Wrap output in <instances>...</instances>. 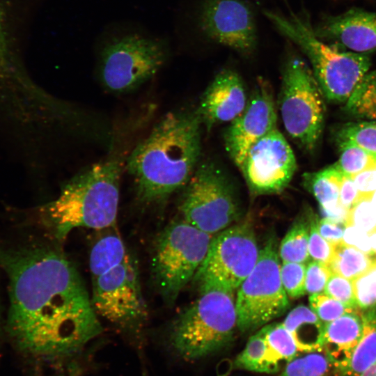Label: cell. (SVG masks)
<instances>
[{"label":"cell","mask_w":376,"mask_h":376,"mask_svg":"<svg viewBox=\"0 0 376 376\" xmlns=\"http://www.w3.org/2000/svg\"><path fill=\"white\" fill-rule=\"evenodd\" d=\"M0 267L9 283L6 329L26 359L70 362L102 332L81 274L58 246L36 240L0 244Z\"/></svg>","instance_id":"6da1fadb"},{"label":"cell","mask_w":376,"mask_h":376,"mask_svg":"<svg viewBox=\"0 0 376 376\" xmlns=\"http://www.w3.org/2000/svg\"><path fill=\"white\" fill-rule=\"evenodd\" d=\"M201 126L196 109L171 111L134 148L125 167L141 205L157 207L186 185L199 164Z\"/></svg>","instance_id":"7a4b0ae2"},{"label":"cell","mask_w":376,"mask_h":376,"mask_svg":"<svg viewBox=\"0 0 376 376\" xmlns=\"http://www.w3.org/2000/svg\"><path fill=\"white\" fill-rule=\"evenodd\" d=\"M100 232L89 251L93 306L100 318L127 335L139 336L148 311L138 262L116 226Z\"/></svg>","instance_id":"3957f363"},{"label":"cell","mask_w":376,"mask_h":376,"mask_svg":"<svg viewBox=\"0 0 376 376\" xmlns=\"http://www.w3.org/2000/svg\"><path fill=\"white\" fill-rule=\"evenodd\" d=\"M124 163L109 157L65 182L57 198L44 205L41 219L53 238L64 241L77 228L102 230L116 226Z\"/></svg>","instance_id":"277c9868"},{"label":"cell","mask_w":376,"mask_h":376,"mask_svg":"<svg viewBox=\"0 0 376 376\" xmlns=\"http://www.w3.org/2000/svg\"><path fill=\"white\" fill-rule=\"evenodd\" d=\"M263 14L281 34L307 56L325 98L335 103L346 102L370 71L369 56L340 50L322 40L304 14L290 12L286 15L271 10H265Z\"/></svg>","instance_id":"5b68a950"},{"label":"cell","mask_w":376,"mask_h":376,"mask_svg":"<svg viewBox=\"0 0 376 376\" xmlns=\"http://www.w3.org/2000/svg\"><path fill=\"white\" fill-rule=\"evenodd\" d=\"M97 45L100 80L109 92L118 94L137 89L153 78L169 54L163 39L136 29L111 30Z\"/></svg>","instance_id":"8992f818"},{"label":"cell","mask_w":376,"mask_h":376,"mask_svg":"<svg viewBox=\"0 0 376 376\" xmlns=\"http://www.w3.org/2000/svg\"><path fill=\"white\" fill-rule=\"evenodd\" d=\"M234 291L220 288L200 290L199 297L180 313L170 340L183 359L196 360L228 345L237 329Z\"/></svg>","instance_id":"52a82bcc"},{"label":"cell","mask_w":376,"mask_h":376,"mask_svg":"<svg viewBox=\"0 0 376 376\" xmlns=\"http://www.w3.org/2000/svg\"><path fill=\"white\" fill-rule=\"evenodd\" d=\"M212 237L182 218L173 221L158 233L152 244L150 274L164 303L173 304L193 279Z\"/></svg>","instance_id":"ba28073f"},{"label":"cell","mask_w":376,"mask_h":376,"mask_svg":"<svg viewBox=\"0 0 376 376\" xmlns=\"http://www.w3.org/2000/svg\"><path fill=\"white\" fill-rule=\"evenodd\" d=\"M325 97L311 68L290 55L281 71L278 107L288 135L303 150L313 151L322 134Z\"/></svg>","instance_id":"9c48e42d"},{"label":"cell","mask_w":376,"mask_h":376,"mask_svg":"<svg viewBox=\"0 0 376 376\" xmlns=\"http://www.w3.org/2000/svg\"><path fill=\"white\" fill-rule=\"evenodd\" d=\"M183 189L181 218L201 230L214 235L239 220L241 207L234 186L214 162H199Z\"/></svg>","instance_id":"30bf717a"},{"label":"cell","mask_w":376,"mask_h":376,"mask_svg":"<svg viewBox=\"0 0 376 376\" xmlns=\"http://www.w3.org/2000/svg\"><path fill=\"white\" fill-rule=\"evenodd\" d=\"M280 267L277 241L271 236L260 249L255 267L237 288V329L242 333L260 329L288 309L289 299Z\"/></svg>","instance_id":"8fae6325"},{"label":"cell","mask_w":376,"mask_h":376,"mask_svg":"<svg viewBox=\"0 0 376 376\" xmlns=\"http://www.w3.org/2000/svg\"><path fill=\"white\" fill-rule=\"evenodd\" d=\"M249 221L234 224L213 235L205 257L193 279L199 290H237L255 267L260 254Z\"/></svg>","instance_id":"7c38bea8"},{"label":"cell","mask_w":376,"mask_h":376,"mask_svg":"<svg viewBox=\"0 0 376 376\" xmlns=\"http://www.w3.org/2000/svg\"><path fill=\"white\" fill-rule=\"evenodd\" d=\"M297 167L294 152L277 127L256 141L238 166L249 191L255 196L283 191Z\"/></svg>","instance_id":"4fadbf2b"},{"label":"cell","mask_w":376,"mask_h":376,"mask_svg":"<svg viewBox=\"0 0 376 376\" xmlns=\"http://www.w3.org/2000/svg\"><path fill=\"white\" fill-rule=\"evenodd\" d=\"M198 22L207 38L243 56L251 55L257 48L255 17L243 0H205Z\"/></svg>","instance_id":"5bb4252c"},{"label":"cell","mask_w":376,"mask_h":376,"mask_svg":"<svg viewBox=\"0 0 376 376\" xmlns=\"http://www.w3.org/2000/svg\"><path fill=\"white\" fill-rule=\"evenodd\" d=\"M276 103L270 85L258 79L242 112L224 134L228 156L238 167L249 149L276 127Z\"/></svg>","instance_id":"9a60e30c"},{"label":"cell","mask_w":376,"mask_h":376,"mask_svg":"<svg viewBox=\"0 0 376 376\" xmlns=\"http://www.w3.org/2000/svg\"><path fill=\"white\" fill-rule=\"evenodd\" d=\"M249 97L242 78L230 68L219 71L203 92L196 109L207 131L230 123L244 109Z\"/></svg>","instance_id":"2e32d148"},{"label":"cell","mask_w":376,"mask_h":376,"mask_svg":"<svg viewBox=\"0 0 376 376\" xmlns=\"http://www.w3.org/2000/svg\"><path fill=\"white\" fill-rule=\"evenodd\" d=\"M313 31L322 40L358 54L376 51V13L352 8L323 18Z\"/></svg>","instance_id":"e0dca14e"},{"label":"cell","mask_w":376,"mask_h":376,"mask_svg":"<svg viewBox=\"0 0 376 376\" xmlns=\"http://www.w3.org/2000/svg\"><path fill=\"white\" fill-rule=\"evenodd\" d=\"M363 329V311L356 309L324 324L323 350L340 375L347 366Z\"/></svg>","instance_id":"ac0fdd59"},{"label":"cell","mask_w":376,"mask_h":376,"mask_svg":"<svg viewBox=\"0 0 376 376\" xmlns=\"http://www.w3.org/2000/svg\"><path fill=\"white\" fill-rule=\"evenodd\" d=\"M343 175L331 165L302 175L304 187L315 198L324 218L345 225L348 210L340 203V186Z\"/></svg>","instance_id":"d6986e66"},{"label":"cell","mask_w":376,"mask_h":376,"mask_svg":"<svg viewBox=\"0 0 376 376\" xmlns=\"http://www.w3.org/2000/svg\"><path fill=\"white\" fill-rule=\"evenodd\" d=\"M282 323L292 336L299 352L323 349L324 324L311 308L297 306L289 312Z\"/></svg>","instance_id":"ffe728a7"},{"label":"cell","mask_w":376,"mask_h":376,"mask_svg":"<svg viewBox=\"0 0 376 376\" xmlns=\"http://www.w3.org/2000/svg\"><path fill=\"white\" fill-rule=\"evenodd\" d=\"M361 337L340 376H359L376 363V306L363 311Z\"/></svg>","instance_id":"44dd1931"},{"label":"cell","mask_w":376,"mask_h":376,"mask_svg":"<svg viewBox=\"0 0 376 376\" xmlns=\"http://www.w3.org/2000/svg\"><path fill=\"white\" fill-rule=\"evenodd\" d=\"M280 361L269 350L261 327L248 340L244 350L236 357L234 368L260 373L279 371Z\"/></svg>","instance_id":"7402d4cb"},{"label":"cell","mask_w":376,"mask_h":376,"mask_svg":"<svg viewBox=\"0 0 376 376\" xmlns=\"http://www.w3.org/2000/svg\"><path fill=\"white\" fill-rule=\"evenodd\" d=\"M375 263V252L366 253L341 241L334 244V253L328 267L332 274L353 281Z\"/></svg>","instance_id":"603a6c76"},{"label":"cell","mask_w":376,"mask_h":376,"mask_svg":"<svg viewBox=\"0 0 376 376\" xmlns=\"http://www.w3.org/2000/svg\"><path fill=\"white\" fill-rule=\"evenodd\" d=\"M344 111L363 120H376V70L369 71L345 102Z\"/></svg>","instance_id":"cb8c5ba5"},{"label":"cell","mask_w":376,"mask_h":376,"mask_svg":"<svg viewBox=\"0 0 376 376\" xmlns=\"http://www.w3.org/2000/svg\"><path fill=\"white\" fill-rule=\"evenodd\" d=\"M18 0H0V71L10 69L17 45L15 24Z\"/></svg>","instance_id":"d4e9b609"},{"label":"cell","mask_w":376,"mask_h":376,"mask_svg":"<svg viewBox=\"0 0 376 376\" xmlns=\"http://www.w3.org/2000/svg\"><path fill=\"white\" fill-rule=\"evenodd\" d=\"M307 223L304 219H297L283 238L279 247V256L282 262L305 263L308 261L309 221Z\"/></svg>","instance_id":"484cf974"},{"label":"cell","mask_w":376,"mask_h":376,"mask_svg":"<svg viewBox=\"0 0 376 376\" xmlns=\"http://www.w3.org/2000/svg\"><path fill=\"white\" fill-rule=\"evenodd\" d=\"M340 157L334 166L343 175L353 177L376 168V156L351 142L338 143Z\"/></svg>","instance_id":"4316f807"},{"label":"cell","mask_w":376,"mask_h":376,"mask_svg":"<svg viewBox=\"0 0 376 376\" xmlns=\"http://www.w3.org/2000/svg\"><path fill=\"white\" fill-rule=\"evenodd\" d=\"M330 362L324 350L303 352L287 364L277 376H327Z\"/></svg>","instance_id":"83f0119b"},{"label":"cell","mask_w":376,"mask_h":376,"mask_svg":"<svg viewBox=\"0 0 376 376\" xmlns=\"http://www.w3.org/2000/svg\"><path fill=\"white\" fill-rule=\"evenodd\" d=\"M336 141L351 142L376 156V120L350 122L336 132Z\"/></svg>","instance_id":"f1b7e54d"},{"label":"cell","mask_w":376,"mask_h":376,"mask_svg":"<svg viewBox=\"0 0 376 376\" xmlns=\"http://www.w3.org/2000/svg\"><path fill=\"white\" fill-rule=\"evenodd\" d=\"M262 328L269 350L280 361L288 362L299 354L295 340L282 322L268 324Z\"/></svg>","instance_id":"f546056e"},{"label":"cell","mask_w":376,"mask_h":376,"mask_svg":"<svg viewBox=\"0 0 376 376\" xmlns=\"http://www.w3.org/2000/svg\"><path fill=\"white\" fill-rule=\"evenodd\" d=\"M347 226H353L369 235L376 232V207L371 198H361L350 208L345 223Z\"/></svg>","instance_id":"4dcf8cb0"},{"label":"cell","mask_w":376,"mask_h":376,"mask_svg":"<svg viewBox=\"0 0 376 376\" xmlns=\"http://www.w3.org/2000/svg\"><path fill=\"white\" fill-rule=\"evenodd\" d=\"M306 265L295 262H282L280 275L283 287L287 295L293 299L304 295L306 292Z\"/></svg>","instance_id":"1f68e13d"},{"label":"cell","mask_w":376,"mask_h":376,"mask_svg":"<svg viewBox=\"0 0 376 376\" xmlns=\"http://www.w3.org/2000/svg\"><path fill=\"white\" fill-rule=\"evenodd\" d=\"M309 304L310 308L324 324L331 322L346 313L360 309L350 308L324 292L311 295Z\"/></svg>","instance_id":"d6a6232c"},{"label":"cell","mask_w":376,"mask_h":376,"mask_svg":"<svg viewBox=\"0 0 376 376\" xmlns=\"http://www.w3.org/2000/svg\"><path fill=\"white\" fill-rule=\"evenodd\" d=\"M352 283L359 308L366 311L376 306V263Z\"/></svg>","instance_id":"836d02e7"},{"label":"cell","mask_w":376,"mask_h":376,"mask_svg":"<svg viewBox=\"0 0 376 376\" xmlns=\"http://www.w3.org/2000/svg\"><path fill=\"white\" fill-rule=\"evenodd\" d=\"M318 221L315 215H309L308 253L313 260L328 266L334 253V244L327 241L319 233Z\"/></svg>","instance_id":"e575fe53"},{"label":"cell","mask_w":376,"mask_h":376,"mask_svg":"<svg viewBox=\"0 0 376 376\" xmlns=\"http://www.w3.org/2000/svg\"><path fill=\"white\" fill-rule=\"evenodd\" d=\"M324 292L352 308H359L354 292L352 281L332 274L324 290Z\"/></svg>","instance_id":"d590c367"},{"label":"cell","mask_w":376,"mask_h":376,"mask_svg":"<svg viewBox=\"0 0 376 376\" xmlns=\"http://www.w3.org/2000/svg\"><path fill=\"white\" fill-rule=\"evenodd\" d=\"M331 274L332 272L327 265L315 260L309 262L306 269V293L311 295L324 292Z\"/></svg>","instance_id":"8d00e7d4"},{"label":"cell","mask_w":376,"mask_h":376,"mask_svg":"<svg viewBox=\"0 0 376 376\" xmlns=\"http://www.w3.org/2000/svg\"><path fill=\"white\" fill-rule=\"evenodd\" d=\"M342 241L366 253H374L370 244V235L353 226H345Z\"/></svg>","instance_id":"74e56055"},{"label":"cell","mask_w":376,"mask_h":376,"mask_svg":"<svg viewBox=\"0 0 376 376\" xmlns=\"http://www.w3.org/2000/svg\"><path fill=\"white\" fill-rule=\"evenodd\" d=\"M345 225L334 220L322 218L318 221V230L329 242L334 244L343 240Z\"/></svg>","instance_id":"f35d334b"},{"label":"cell","mask_w":376,"mask_h":376,"mask_svg":"<svg viewBox=\"0 0 376 376\" xmlns=\"http://www.w3.org/2000/svg\"><path fill=\"white\" fill-rule=\"evenodd\" d=\"M360 198L361 194L353 178L350 176H343L340 186L339 200L340 205L349 210Z\"/></svg>","instance_id":"ab89813d"},{"label":"cell","mask_w":376,"mask_h":376,"mask_svg":"<svg viewBox=\"0 0 376 376\" xmlns=\"http://www.w3.org/2000/svg\"><path fill=\"white\" fill-rule=\"evenodd\" d=\"M359 376H376V363L370 366Z\"/></svg>","instance_id":"60d3db41"},{"label":"cell","mask_w":376,"mask_h":376,"mask_svg":"<svg viewBox=\"0 0 376 376\" xmlns=\"http://www.w3.org/2000/svg\"><path fill=\"white\" fill-rule=\"evenodd\" d=\"M370 240L373 251L376 253V232L370 235Z\"/></svg>","instance_id":"b9f144b4"},{"label":"cell","mask_w":376,"mask_h":376,"mask_svg":"<svg viewBox=\"0 0 376 376\" xmlns=\"http://www.w3.org/2000/svg\"><path fill=\"white\" fill-rule=\"evenodd\" d=\"M371 201H372L373 205L376 207V190H375V191L374 192V194H373V196L371 197Z\"/></svg>","instance_id":"7bdbcfd3"},{"label":"cell","mask_w":376,"mask_h":376,"mask_svg":"<svg viewBox=\"0 0 376 376\" xmlns=\"http://www.w3.org/2000/svg\"><path fill=\"white\" fill-rule=\"evenodd\" d=\"M1 306H0V329H1Z\"/></svg>","instance_id":"ee69618b"}]
</instances>
